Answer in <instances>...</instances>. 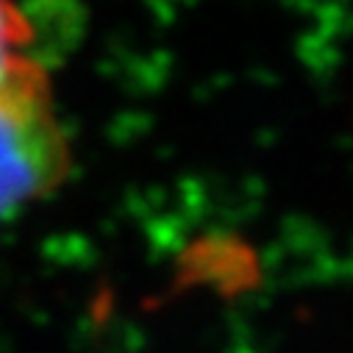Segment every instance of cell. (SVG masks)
<instances>
[{"label": "cell", "mask_w": 353, "mask_h": 353, "mask_svg": "<svg viewBox=\"0 0 353 353\" xmlns=\"http://www.w3.org/2000/svg\"><path fill=\"white\" fill-rule=\"evenodd\" d=\"M67 164L48 72L26 59L0 75V220L59 187Z\"/></svg>", "instance_id": "obj_1"}, {"label": "cell", "mask_w": 353, "mask_h": 353, "mask_svg": "<svg viewBox=\"0 0 353 353\" xmlns=\"http://www.w3.org/2000/svg\"><path fill=\"white\" fill-rule=\"evenodd\" d=\"M31 28L12 0H0V75H6L28 56Z\"/></svg>", "instance_id": "obj_2"}]
</instances>
